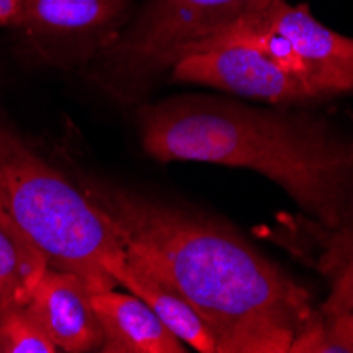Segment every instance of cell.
<instances>
[{"mask_svg":"<svg viewBox=\"0 0 353 353\" xmlns=\"http://www.w3.org/2000/svg\"><path fill=\"white\" fill-rule=\"evenodd\" d=\"M119 241L197 311L218 353H288L311 292L224 224L123 188H91Z\"/></svg>","mask_w":353,"mask_h":353,"instance_id":"6da1fadb","label":"cell"},{"mask_svg":"<svg viewBox=\"0 0 353 353\" xmlns=\"http://www.w3.org/2000/svg\"><path fill=\"white\" fill-rule=\"evenodd\" d=\"M140 136L157 161L259 172L326 227L353 218V140L319 121L231 100L184 98L144 108Z\"/></svg>","mask_w":353,"mask_h":353,"instance_id":"7a4b0ae2","label":"cell"},{"mask_svg":"<svg viewBox=\"0 0 353 353\" xmlns=\"http://www.w3.org/2000/svg\"><path fill=\"white\" fill-rule=\"evenodd\" d=\"M0 208L37 243L51 269L93 292L117 288L108 263L123 252L100 205L0 121Z\"/></svg>","mask_w":353,"mask_h":353,"instance_id":"3957f363","label":"cell"},{"mask_svg":"<svg viewBox=\"0 0 353 353\" xmlns=\"http://www.w3.org/2000/svg\"><path fill=\"white\" fill-rule=\"evenodd\" d=\"M271 0H146L138 19L106 53L114 85H140L188 55L201 41Z\"/></svg>","mask_w":353,"mask_h":353,"instance_id":"277c9868","label":"cell"},{"mask_svg":"<svg viewBox=\"0 0 353 353\" xmlns=\"http://www.w3.org/2000/svg\"><path fill=\"white\" fill-rule=\"evenodd\" d=\"M172 77L269 104L315 100L311 89L277 63L248 45H218L190 53L174 63Z\"/></svg>","mask_w":353,"mask_h":353,"instance_id":"5b68a950","label":"cell"},{"mask_svg":"<svg viewBox=\"0 0 353 353\" xmlns=\"http://www.w3.org/2000/svg\"><path fill=\"white\" fill-rule=\"evenodd\" d=\"M259 13L290 43L301 63L303 81L315 98L353 91V39L319 23L307 5L271 0Z\"/></svg>","mask_w":353,"mask_h":353,"instance_id":"8992f818","label":"cell"},{"mask_svg":"<svg viewBox=\"0 0 353 353\" xmlns=\"http://www.w3.org/2000/svg\"><path fill=\"white\" fill-rule=\"evenodd\" d=\"M279 229L261 231L267 239L281 243L296 259L313 267L330 283L326 303L317 309L345 317L353 324V218L341 227H326L311 216L279 218Z\"/></svg>","mask_w":353,"mask_h":353,"instance_id":"52a82bcc","label":"cell"},{"mask_svg":"<svg viewBox=\"0 0 353 353\" xmlns=\"http://www.w3.org/2000/svg\"><path fill=\"white\" fill-rule=\"evenodd\" d=\"M91 294L93 290L79 275L47 267L23 307L57 351H100L102 326Z\"/></svg>","mask_w":353,"mask_h":353,"instance_id":"ba28073f","label":"cell"},{"mask_svg":"<svg viewBox=\"0 0 353 353\" xmlns=\"http://www.w3.org/2000/svg\"><path fill=\"white\" fill-rule=\"evenodd\" d=\"M91 305L102 326V353H184L186 345L136 294L100 290Z\"/></svg>","mask_w":353,"mask_h":353,"instance_id":"9c48e42d","label":"cell"},{"mask_svg":"<svg viewBox=\"0 0 353 353\" xmlns=\"http://www.w3.org/2000/svg\"><path fill=\"white\" fill-rule=\"evenodd\" d=\"M108 273L114 277L117 285H123L132 294L140 296L184 345L199 353H218L216 339L197 311L172 285L157 277L138 256L125 250V245L117 259L108 263Z\"/></svg>","mask_w":353,"mask_h":353,"instance_id":"30bf717a","label":"cell"},{"mask_svg":"<svg viewBox=\"0 0 353 353\" xmlns=\"http://www.w3.org/2000/svg\"><path fill=\"white\" fill-rule=\"evenodd\" d=\"M130 0H21L13 26L32 32H85L117 19Z\"/></svg>","mask_w":353,"mask_h":353,"instance_id":"8fae6325","label":"cell"},{"mask_svg":"<svg viewBox=\"0 0 353 353\" xmlns=\"http://www.w3.org/2000/svg\"><path fill=\"white\" fill-rule=\"evenodd\" d=\"M47 267L49 263L45 254L0 208V292H3V305H26Z\"/></svg>","mask_w":353,"mask_h":353,"instance_id":"7c38bea8","label":"cell"},{"mask_svg":"<svg viewBox=\"0 0 353 353\" xmlns=\"http://www.w3.org/2000/svg\"><path fill=\"white\" fill-rule=\"evenodd\" d=\"M57 347L47 339L23 305L0 307V353H55Z\"/></svg>","mask_w":353,"mask_h":353,"instance_id":"4fadbf2b","label":"cell"},{"mask_svg":"<svg viewBox=\"0 0 353 353\" xmlns=\"http://www.w3.org/2000/svg\"><path fill=\"white\" fill-rule=\"evenodd\" d=\"M0 305H3V292H0Z\"/></svg>","mask_w":353,"mask_h":353,"instance_id":"5bb4252c","label":"cell"}]
</instances>
